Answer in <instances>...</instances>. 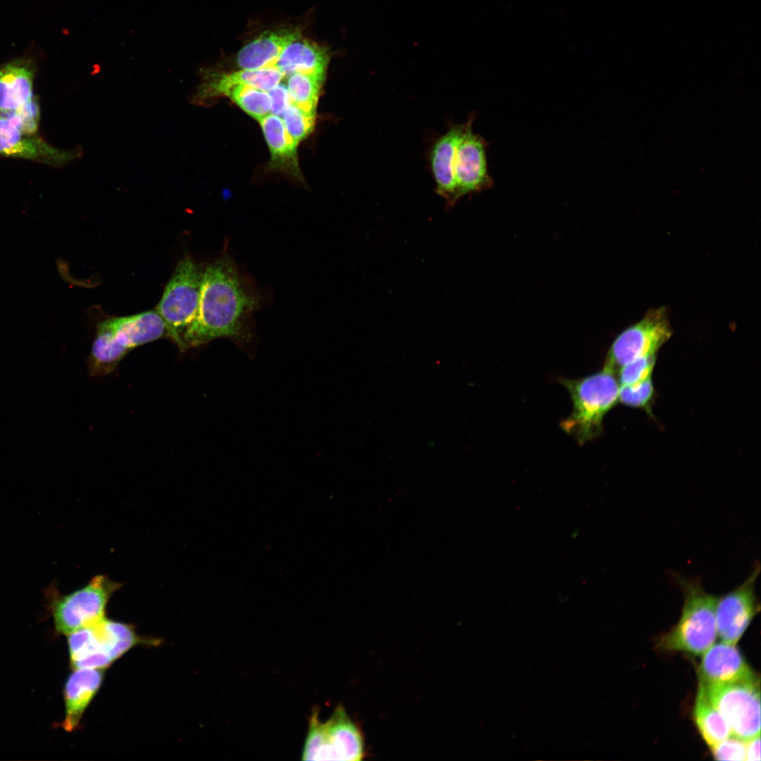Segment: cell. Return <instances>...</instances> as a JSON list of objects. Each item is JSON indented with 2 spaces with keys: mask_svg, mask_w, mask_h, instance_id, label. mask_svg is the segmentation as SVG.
Instances as JSON below:
<instances>
[{
  "mask_svg": "<svg viewBox=\"0 0 761 761\" xmlns=\"http://www.w3.org/2000/svg\"><path fill=\"white\" fill-rule=\"evenodd\" d=\"M255 305L232 261H214L202 271L197 314L183 335L181 350L218 338H239Z\"/></svg>",
  "mask_w": 761,
  "mask_h": 761,
  "instance_id": "6da1fadb",
  "label": "cell"
},
{
  "mask_svg": "<svg viewBox=\"0 0 761 761\" xmlns=\"http://www.w3.org/2000/svg\"><path fill=\"white\" fill-rule=\"evenodd\" d=\"M569 391L572 402L571 415L561 422L562 428L583 445L598 437L602 430L605 414L619 401V385L615 373L602 371L579 379H559Z\"/></svg>",
  "mask_w": 761,
  "mask_h": 761,
  "instance_id": "7a4b0ae2",
  "label": "cell"
},
{
  "mask_svg": "<svg viewBox=\"0 0 761 761\" xmlns=\"http://www.w3.org/2000/svg\"><path fill=\"white\" fill-rule=\"evenodd\" d=\"M674 580L683 595L678 623L660 641L665 650L703 655L717 637L715 608L717 597L707 593L698 579L675 574Z\"/></svg>",
  "mask_w": 761,
  "mask_h": 761,
  "instance_id": "3957f363",
  "label": "cell"
},
{
  "mask_svg": "<svg viewBox=\"0 0 761 761\" xmlns=\"http://www.w3.org/2000/svg\"><path fill=\"white\" fill-rule=\"evenodd\" d=\"M139 642L131 626L104 617L68 634L71 666L74 669L106 668Z\"/></svg>",
  "mask_w": 761,
  "mask_h": 761,
  "instance_id": "277c9868",
  "label": "cell"
},
{
  "mask_svg": "<svg viewBox=\"0 0 761 761\" xmlns=\"http://www.w3.org/2000/svg\"><path fill=\"white\" fill-rule=\"evenodd\" d=\"M364 755L361 731L342 705L324 722L318 719V710H313L302 760L358 761Z\"/></svg>",
  "mask_w": 761,
  "mask_h": 761,
  "instance_id": "5b68a950",
  "label": "cell"
},
{
  "mask_svg": "<svg viewBox=\"0 0 761 761\" xmlns=\"http://www.w3.org/2000/svg\"><path fill=\"white\" fill-rule=\"evenodd\" d=\"M202 271L189 257L182 259L164 290L156 307L168 336L182 349L183 335L197 316Z\"/></svg>",
  "mask_w": 761,
  "mask_h": 761,
  "instance_id": "8992f818",
  "label": "cell"
},
{
  "mask_svg": "<svg viewBox=\"0 0 761 761\" xmlns=\"http://www.w3.org/2000/svg\"><path fill=\"white\" fill-rule=\"evenodd\" d=\"M120 584L98 575L85 586L66 595H55L51 609L56 631L68 635L104 617L108 602Z\"/></svg>",
  "mask_w": 761,
  "mask_h": 761,
  "instance_id": "52a82bcc",
  "label": "cell"
},
{
  "mask_svg": "<svg viewBox=\"0 0 761 761\" xmlns=\"http://www.w3.org/2000/svg\"><path fill=\"white\" fill-rule=\"evenodd\" d=\"M699 684L725 719L731 735L747 741L760 734V679L729 684Z\"/></svg>",
  "mask_w": 761,
  "mask_h": 761,
  "instance_id": "ba28073f",
  "label": "cell"
},
{
  "mask_svg": "<svg viewBox=\"0 0 761 761\" xmlns=\"http://www.w3.org/2000/svg\"><path fill=\"white\" fill-rule=\"evenodd\" d=\"M672 335L664 307L650 309L638 322L624 330L612 342L605 368L614 373L638 358L656 356Z\"/></svg>",
  "mask_w": 761,
  "mask_h": 761,
  "instance_id": "9c48e42d",
  "label": "cell"
},
{
  "mask_svg": "<svg viewBox=\"0 0 761 761\" xmlns=\"http://www.w3.org/2000/svg\"><path fill=\"white\" fill-rule=\"evenodd\" d=\"M760 564L755 562L746 579L731 592L717 598L715 608L717 633L722 642L736 645L760 612L755 583Z\"/></svg>",
  "mask_w": 761,
  "mask_h": 761,
  "instance_id": "30bf717a",
  "label": "cell"
},
{
  "mask_svg": "<svg viewBox=\"0 0 761 761\" xmlns=\"http://www.w3.org/2000/svg\"><path fill=\"white\" fill-rule=\"evenodd\" d=\"M82 156L80 147L68 150L56 148L37 134L25 132L14 121L0 113V156L61 167Z\"/></svg>",
  "mask_w": 761,
  "mask_h": 761,
  "instance_id": "8fae6325",
  "label": "cell"
},
{
  "mask_svg": "<svg viewBox=\"0 0 761 761\" xmlns=\"http://www.w3.org/2000/svg\"><path fill=\"white\" fill-rule=\"evenodd\" d=\"M454 178L456 202L466 194L480 191L491 185L492 180L487 170L484 141L473 132L471 122L466 123L457 148Z\"/></svg>",
  "mask_w": 761,
  "mask_h": 761,
  "instance_id": "7c38bea8",
  "label": "cell"
},
{
  "mask_svg": "<svg viewBox=\"0 0 761 761\" xmlns=\"http://www.w3.org/2000/svg\"><path fill=\"white\" fill-rule=\"evenodd\" d=\"M699 683L729 684L759 679L736 645L714 643L703 654L698 667Z\"/></svg>",
  "mask_w": 761,
  "mask_h": 761,
  "instance_id": "4fadbf2b",
  "label": "cell"
},
{
  "mask_svg": "<svg viewBox=\"0 0 761 761\" xmlns=\"http://www.w3.org/2000/svg\"><path fill=\"white\" fill-rule=\"evenodd\" d=\"M283 74L276 68L257 70L240 69L232 73H204L202 82L192 95V102L205 105L216 97L225 95L235 85H249L269 92L284 78Z\"/></svg>",
  "mask_w": 761,
  "mask_h": 761,
  "instance_id": "5bb4252c",
  "label": "cell"
},
{
  "mask_svg": "<svg viewBox=\"0 0 761 761\" xmlns=\"http://www.w3.org/2000/svg\"><path fill=\"white\" fill-rule=\"evenodd\" d=\"M36 73L37 62L29 55L0 64V113L19 109L35 97Z\"/></svg>",
  "mask_w": 761,
  "mask_h": 761,
  "instance_id": "9a60e30c",
  "label": "cell"
},
{
  "mask_svg": "<svg viewBox=\"0 0 761 761\" xmlns=\"http://www.w3.org/2000/svg\"><path fill=\"white\" fill-rule=\"evenodd\" d=\"M103 669H78L69 676L64 687L65 717L62 727L75 730L85 710L102 683Z\"/></svg>",
  "mask_w": 761,
  "mask_h": 761,
  "instance_id": "2e32d148",
  "label": "cell"
},
{
  "mask_svg": "<svg viewBox=\"0 0 761 761\" xmlns=\"http://www.w3.org/2000/svg\"><path fill=\"white\" fill-rule=\"evenodd\" d=\"M116 342L131 351L156 340L166 333L164 322L156 310L105 320Z\"/></svg>",
  "mask_w": 761,
  "mask_h": 761,
  "instance_id": "e0dca14e",
  "label": "cell"
},
{
  "mask_svg": "<svg viewBox=\"0 0 761 761\" xmlns=\"http://www.w3.org/2000/svg\"><path fill=\"white\" fill-rule=\"evenodd\" d=\"M466 127V123L453 125L435 142L430 155L437 192L450 206L456 202L454 160L457 148Z\"/></svg>",
  "mask_w": 761,
  "mask_h": 761,
  "instance_id": "ac0fdd59",
  "label": "cell"
},
{
  "mask_svg": "<svg viewBox=\"0 0 761 761\" xmlns=\"http://www.w3.org/2000/svg\"><path fill=\"white\" fill-rule=\"evenodd\" d=\"M301 36L298 29L265 32L240 50L236 62L240 69L257 70L275 67L285 48Z\"/></svg>",
  "mask_w": 761,
  "mask_h": 761,
  "instance_id": "d6986e66",
  "label": "cell"
},
{
  "mask_svg": "<svg viewBox=\"0 0 761 761\" xmlns=\"http://www.w3.org/2000/svg\"><path fill=\"white\" fill-rule=\"evenodd\" d=\"M328 62L326 49L301 36L285 48L275 67L285 77L299 73L325 78Z\"/></svg>",
  "mask_w": 761,
  "mask_h": 761,
  "instance_id": "ffe728a7",
  "label": "cell"
},
{
  "mask_svg": "<svg viewBox=\"0 0 761 761\" xmlns=\"http://www.w3.org/2000/svg\"><path fill=\"white\" fill-rule=\"evenodd\" d=\"M259 122L271 151V166L298 177V144L287 131L281 118L269 113Z\"/></svg>",
  "mask_w": 761,
  "mask_h": 761,
  "instance_id": "44dd1931",
  "label": "cell"
},
{
  "mask_svg": "<svg viewBox=\"0 0 761 761\" xmlns=\"http://www.w3.org/2000/svg\"><path fill=\"white\" fill-rule=\"evenodd\" d=\"M130 351L119 345L105 321L97 328L89 359L92 376H104L113 372Z\"/></svg>",
  "mask_w": 761,
  "mask_h": 761,
  "instance_id": "7402d4cb",
  "label": "cell"
},
{
  "mask_svg": "<svg viewBox=\"0 0 761 761\" xmlns=\"http://www.w3.org/2000/svg\"><path fill=\"white\" fill-rule=\"evenodd\" d=\"M693 717L700 735L710 748L731 735L725 719L710 703L700 684L693 708Z\"/></svg>",
  "mask_w": 761,
  "mask_h": 761,
  "instance_id": "603a6c76",
  "label": "cell"
},
{
  "mask_svg": "<svg viewBox=\"0 0 761 761\" xmlns=\"http://www.w3.org/2000/svg\"><path fill=\"white\" fill-rule=\"evenodd\" d=\"M324 79V77L299 73L288 75L287 88L292 104L308 113L316 115Z\"/></svg>",
  "mask_w": 761,
  "mask_h": 761,
  "instance_id": "cb8c5ba5",
  "label": "cell"
},
{
  "mask_svg": "<svg viewBox=\"0 0 761 761\" xmlns=\"http://www.w3.org/2000/svg\"><path fill=\"white\" fill-rule=\"evenodd\" d=\"M245 112L260 120L271 112V99L268 92L249 85H235L225 94Z\"/></svg>",
  "mask_w": 761,
  "mask_h": 761,
  "instance_id": "d4e9b609",
  "label": "cell"
},
{
  "mask_svg": "<svg viewBox=\"0 0 761 761\" xmlns=\"http://www.w3.org/2000/svg\"><path fill=\"white\" fill-rule=\"evenodd\" d=\"M280 118L287 131L297 144L314 129L316 115L308 113L292 103Z\"/></svg>",
  "mask_w": 761,
  "mask_h": 761,
  "instance_id": "484cf974",
  "label": "cell"
},
{
  "mask_svg": "<svg viewBox=\"0 0 761 761\" xmlns=\"http://www.w3.org/2000/svg\"><path fill=\"white\" fill-rule=\"evenodd\" d=\"M651 378L630 385H619V400L626 406L648 410L654 397Z\"/></svg>",
  "mask_w": 761,
  "mask_h": 761,
  "instance_id": "4316f807",
  "label": "cell"
},
{
  "mask_svg": "<svg viewBox=\"0 0 761 761\" xmlns=\"http://www.w3.org/2000/svg\"><path fill=\"white\" fill-rule=\"evenodd\" d=\"M656 356L635 359L618 371L619 385H630L651 378Z\"/></svg>",
  "mask_w": 761,
  "mask_h": 761,
  "instance_id": "83f0119b",
  "label": "cell"
},
{
  "mask_svg": "<svg viewBox=\"0 0 761 761\" xmlns=\"http://www.w3.org/2000/svg\"><path fill=\"white\" fill-rule=\"evenodd\" d=\"M1 113L14 121L25 132L37 133L39 124L40 109L36 96L19 109Z\"/></svg>",
  "mask_w": 761,
  "mask_h": 761,
  "instance_id": "f1b7e54d",
  "label": "cell"
},
{
  "mask_svg": "<svg viewBox=\"0 0 761 761\" xmlns=\"http://www.w3.org/2000/svg\"><path fill=\"white\" fill-rule=\"evenodd\" d=\"M710 748L717 760H745V741L734 735Z\"/></svg>",
  "mask_w": 761,
  "mask_h": 761,
  "instance_id": "f546056e",
  "label": "cell"
},
{
  "mask_svg": "<svg viewBox=\"0 0 761 761\" xmlns=\"http://www.w3.org/2000/svg\"><path fill=\"white\" fill-rule=\"evenodd\" d=\"M268 92L271 99V112L281 116L285 109L292 103L287 86L279 83Z\"/></svg>",
  "mask_w": 761,
  "mask_h": 761,
  "instance_id": "4dcf8cb0",
  "label": "cell"
},
{
  "mask_svg": "<svg viewBox=\"0 0 761 761\" xmlns=\"http://www.w3.org/2000/svg\"><path fill=\"white\" fill-rule=\"evenodd\" d=\"M745 760H760V734L745 741Z\"/></svg>",
  "mask_w": 761,
  "mask_h": 761,
  "instance_id": "1f68e13d",
  "label": "cell"
}]
</instances>
